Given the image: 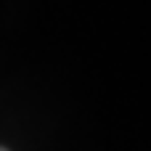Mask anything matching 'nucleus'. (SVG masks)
<instances>
[{
	"label": "nucleus",
	"instance_id": "f257e3e1",
	"mask_svg": "<svg viewBox=\"0 0 151 151\" xmlns=\"http://www.w3.org/2000/svg\"><path fill=\"white\" fill-rule=\"evenodd\" d=\"M0 151H5V149H0Z\"/></svg>",
	"mask_w": 151,
	"mask_h": 151
}]
</instances>
